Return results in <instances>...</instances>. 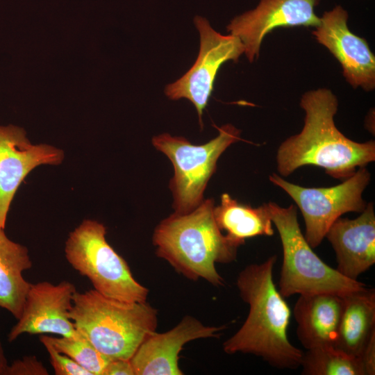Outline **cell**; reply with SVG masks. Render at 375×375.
I'll return each instance as SVG.
<instances>
[{
    "instance_id": "1",
    "label": "cell",
    "mask_w": 375,
    "mask_h": 375,
    "mask_svg": "<svg viewBox=\"0 0 375 375\" xmlns=\"http://www.w3.org/2000/svg\"><path fill=\"white\" fill-rule=\"evenodd\" d=\"M304 124L298 134L285 140L276 153V168L288 176L303 166L324 169L342 181L361 167L375 160V142H355L336 127L334 117L338 100L331 90L318 88L306 92L300 100Z\"/></svg>"
},
{
    "instance_id": "2",
    "label": "cell",
    "mask_w": 375,
    "mask_h": 375,
    "mask_svg": "<svg viewBox=\"0 0 375 375\" xmlns=\"http://www.w3.org/2000/svg\"><path fill=\"white\" fill-rule=\"evenodd\" d=\"M276 261L274 255L239 273L236 285L249 312L238 331L224 342L223 350L254 355L278 369H294L301 366L303 352L288 337L291 311L274 282Z\"/></svg>"
},
{
    "instance_id": "3",
    "label": "cell",
    "mask_w": 375,
    "mask_h": 375,
    "mask_svg": "<svg viewBox=\"0 0 375 375\" xmlns=\"http://www.w3.org/2000/svg\"><path fill=\"white\" fill-rule=\"evenodd\" d=\"M215 202L204 199L194 210L172 213L155 228L156 254L185 278L206 280L214 286L224 285L217 263H229L237 258L238 245L218 227L214 217Z\"/></svg>"
},
{
    "instance_id": "4",
    "label": "cell",
    "mask_w": 375,
    "mask_h": 375,
    "mask_svg": "<svg viewBox=\"0 0 375 375\" xmlns=\"http://www.w3.org/2000/svg\"><path fill=\"white\" fill-rule=\"evenodd\" d=\"M69 317L76 331L110 360H130L158 325L157 310L147 301H119L94 289L75 292Z\"/></svg>"
},
{
    "instance_id": "5",
    "label": "cell",
    "mask_w": 375,
    "mask_h": 375,
    "mask_svg": "<svg viewBox=\"0 0 375 375\" xmlns=\"http://www.w3.org/2000/svg\"><path fill=\"white\" fill-rule=\"evenodd\" d=\"M266 206L282 244L278 291L283 297L324 292L345 295L367 286L342 275L314 252L301 231L296 206L285 208L274 202Z\"/></svg>"
},
{
    "instance_id": "6",
    "label": "cell",
    "mask_w": 375,
    "mask_h": 375,
    "mask_svg": "<svg viewBox=\"0 0 375 375\" xmlns=\"http://www.w3.org/2000/svg\"><path fill=\"white\" fill-rule=\"evenodd\" d=\"M106 228L85 219L69 233L65 255L69 264L86 277L93 289L106 297L146 302L149 290L133 277L126 260L106 239Z\"/></svg>"
},
{
    "instance_id": "7",
    "label": "cell",
    "mask_w": 375,
    "mask_h": 375,
    "mask_svg": "<svg viewBox=\"0 0 375 375\" xmlns=\"http://www.w3.org/2000/svg\"><path fill=\"white\" fill-rule=\"evenodd\" d=\"M218 135L196 145L182 136L164 133L152 138L153 147L172 162L174 175L169 182L175 213L185 214L204 200L207 184L215 172L219 158L232 144L241 140V131L232 124L217 127Z\"/></svg>"
},
{
    "instance_id": "8",
    "label": "cell",
    "mask_w": 375,
    "mask_h": 375,
    "mask_svg": "<svg viewBox=\"0 0 375 375\" xmlns=\"http://www.w3.org/2000/svg\"><path fill=\"white\" fill-rule=\"evenodd\" d=\"M269 181L283 190L300 209L305 224L304 237L313 249L324 239L333 222L347 212H362L367 202L362 194L371 180L367 167H359L340 184L326 188H306L290 183L273 173Z\"/></svg>"
},
{
    "instance_id": "9",
    "label": "cell",
    "mask_w": 375,
    "mask_h": 375,
    "mask_svg": "<svg viewBox=\"0 0 375 375\" xmlns=\"http://www.w3.org/2000/svg\"><path fill=\"white\" fill-rule=\"evenodd\" d=\"M194 23L200 35L197 58L183 76L166 85L165 94L172 100L188 99L194 106L203 128V111L211 96L219 68L228 60L238 61L244 47L238 38L217 32L206 18L197 15Z\"/></svg>"
},
{
    "instance_id": "10",
    "label": "cell",
    "mask_w": 375,
    "mask_h": 375,
    "mask_svg": "<svg viewBox=\"0 0 375 375\" xmlns=\"http://www.w3.org/2000/svg\"><path fill=\"white\" fill-rule=\"evenodd\" d=\"M321 0H260L253 9L235 17L227 25L238 38L250 62L258 59L264 38L279 27L312 26L320 23L315 8Z\"/></svg>"
},
{
    "instance_id": "11",
    "label": "cell",
    "mask_w": 375,
    "mask_h": 375,
    "mask_svg": "<svg viewBox=\"0 0 375 375\" xmlns=\"http://www.w3.org/2000/svg\"><path fill=\"white\" fill-rule=\"evenodd\" d=\"M76 291V286L67 281L31 283L22 314L9 331L8 340L14 342L24 333L76 336L78 333L69 317Z\"/></svg>"
},
{
    "instance_id": "12",
    "label": "cell",
    "mask_w": 375,
    "mask_h": 375,
    "mask_svg": "<svg viewBox=\"0 0 375 375\" xmlns=\"http://www.w3.org/2000/svg\"><path fill=\"white\" fill-rule=\"evenodd\" d=\"M348 19L347 11L337 6L324 12L312 34L340 62L351 86L371 92L375 88V56L367 42L350 31Z\"/></svg>"
},
{
    "instance_id": "13",
    "label": "cell",
    "mask_w": 375,
    "mask_h": 375,
    "mask_svg": "<svg viewBox=\"0 0 375 375\" xmlns=\"http://www.w3.org/2000/svg\"><path fill=\"white\" fill-rule=\"evenodd\" d=\"M64 151L47 144H33L21 127L0 126V227L5 228L11 202L21 183L35 167L58 165Z\"/></svg>"
},
{
    "instance_id": "14",
    "label": "cell",
    "mask_w": 375,
    "mask_h": 375,
    "mask_svg": "<svg viewBox=\"0 0 375 375\" xmlns=\"http://www.w3.org/2000/svg\"><path fill=\"white\" fill-rule=\"evenodd\" d=\"M225 326H209L190 315L165 333H153L129 360L135 375H181L178 355L183 346L198 339L219 338Z\"/></svg>"
},
{
    "instance_id": "15",
    "label": "cell",
    "mask_w": 375,
    "mask_h": 375,
    "mask_svg": "<svg viewBox=\"0 0 375 375\" xmlns=\"http://www.w3.org/2000/svg\"><path fill=\"white\" fill-rule=\"evenodd\" d=\"M355 219L335 220L326 233L336 255V269L345 277L358 276L375 263V213L374 203H367Z\"/></svg>"
},
{
    "instance_id": "16",
    "label": "cell",
    "mask_w": 375,
    "mask_h": 375,
    "mask_svg": "<svg viewBox=\"0 0 375 375\" xmlns=\"http://www.w3.org/2000/svg\"><path fill=\"white\" fill-rule=\"evenodd\" d=\"M343 296L330 292L299 295L293 314L298 339L306 350L335 346Z\"/></svg>"
},
{
    "instance_id": "17",
    "label": "cell",
    "mask_w": 375,
    "mask_h": 375,
    "mask_svg": "<svg viewBox=\"0 0 375 375\" xmlns=\"http://www.w3.org/2000/svg\"><path fill=\"white\" fill-rule=\"evenodd\" d=\"M335 347L360 358L375 334V290L367 286L343 296Z\"/></svg>"
},
{
    "instance_id": "18",
    "label": "cell",
    "mask_w": 375,
    "mask_h": 375,
    "mask_svg": "<svg viewBox=\"0 0 375 375\" xmlns=\"http://www.w3.org/2000/svg\"><path fill=\"white\" fill-rule=\"evenodd\" d=\"M32 266L28 249L8 238L0 227V308L16 319L22 314L31 285L22 274Z\"/></svg>"
},
{
    "instance_id": "19",
    "label": "cell",
    "mask_w": 375,
    "mask_h": 375,
    "mask_svg": "<svg viewBox=\"0 0 375 375\" xmlns=\"http://www.w3.org/2000/svg\"><path fill=\"white\" fill-rule=\"evenodd\" d=\"M214 217L219 229L239 247L244 244L246 239L274 233L266 203L253 208L224 193L220 203L215 206Z\"/></svg>"
},
{
    "instance_id": "20",
    "label": "cell",
    "mask_w": 375,
    "mask_h": 375,
    "mask_svg": "<svg viewBox=\"0 0 375 375\" xmlns=\"http://www.w3.org/2000/svg\"><path fill=\"white\" fill-rule=\"evenodd\" d=\"M304 375H365L361 360L333 346L308 349L301 362Z\"/></svg>"
},
{
    "instance_id": "21",
    "label": "cell",
    "mask_w": 375,
    "mask_h": 375,
    "mask_svg": "<svg viewBox=\"0 0 375 375\" xmlns=\"http://www.w3.org/2000/svg\"><path fill=\"white\" fill-rule=\"evenodd\" d=\"M46 336L58 351L69 357L91 375H103L107 365L111 360L99 351L79 333L74 337L56 338L47 335Z\"/></svg>"
},
{
    "instance_id": "22",
    "label": "cell",
    "mask_w": 375,
    "mask_h": 375,
    "mask_svg": "<svg viewBox=\"0 0 375 375\" xmlns=\"http://www.w3.org/2000/svg\"><path fill=\"white\" fill-rule=\"evenodd\" d=\"M50 358L51 365L56 375H91V374L71 359L58 351L48 340L45 334L40 337Z\"/></svg>"
},
{
    "instance_id": "23",
    "label": "cell",
    "mask_w": 375,
    "mask_h": 375,
    "mask_svg": "<svg viewBox=\"0 0 375 375\" xmlns=\"http://www.w3.org/2000/svg\"><path fill=\"white\" fill-rule=\"evenodd\" d=\"M49 372L35 356H26L8 365L6 375H47Z\"/></svg>"
},
{
    "instance_id": "24",
    "label": "cell",
    "mask_w": 375,
    "mask_h": 375,
    "mask_svg": "<svg viewBox=\"0 0 375 375\" xmlns=\"http://www.w3.org/2000/svg\"><path fill=\"white\" fill-rule=\"evenodd\" d=\"M360 358L364 368L365 375H374L375 374V334L367 342Z\"/></svg>"
},
{
    "instance_id": "25",
    "label": "cell",
    "mask_w": 375,
    "mask_h": 375,
    "mask_svg": "<svg viewBox=\"0 0 375 375\" xmlns=\"http://www.w3.org/2000/svg\"><path fill=\"white\" fill-rule=\"evenodd\" d=\"M103 375H135L129 360H111L107 365Z\"/></svg>"
},
{
    "instance_id": "26",
    "label": "cell",
    "mask_w": 375,
    "mask_h": 375,
    "mask_svg": "<svg viewBox=\"0 0 375 375\" xmlns=\"http://www.w3.org/2000/svg\"><path fill=\"white\" fill-rule=\"evenodd\" d=\"M8 363L0 340V375H6Z\"/></svg>"
}]
</instances>
